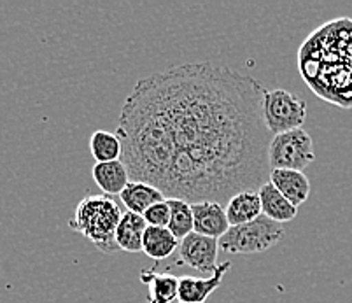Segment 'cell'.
<instances>
[{
  "label": "cell",
  "mask_w": 352,
  "mask_h": 303,
  "mask_svg": "<svg viewBox=\"0 0 352 303\" xmlns=\"http://www.w3.org/2000/svg\"><path fill=\"white\" fill-rule=\"evenodd\" d=\"M316 159L314 140L303 128L274 135L268 146V164L270 168H287L300 170L309 167Z\"/></svg>",
  "instance_id": "cell-5"
},
{
  "label": "cell",
  "mask_w": 352,
  "mask_h": 303,
  "mask_svg": "<svg viewBox=\"0 0 352 303\" xmlns=\"http://www.w3.org/2000/svg\"><path fill=\"white\" fill-rule=\"evenodd\" d=\"M286 232L280 223L259 216L258 219L240 226H232L219 238V249L230 254H258L265 253L279 244Z\"/></svg>",
  "instance_id": "cell-4"
},
{
  "label": "cell",
  "mask_w": 352,
  "mask_h": 303,
  "mask_svg": "<svg viewBox=\"0 0 352 303\" xmlns=\"http://www.w3.org/2000/svg\"><path fill=\"white\" fill-rule=\"evenodd\" d=\"M258 194L261 200V212L267 218L283 225V223L293 221L298 216V207H294L270 181L259 188Z\"/></svg>",
  "instance_id": "cell-12"
},
{
  "label": "cell",
  "mask_w": 352,
  "mask_h": 303,
  "mask_svg": "<svg viewBox=\"0 0 352 303\" xmlns=\"http://www.w3.org/2000/svg\"><path fill=\"white\" fill-rule=\"evenodd\" d=\"M168 205H170V223H168V229L172 232L179 242L182 238H186L188 235L195 232V218L191 203L181 199H166Z\"/></svg>",
  "instance_id": "cell-19"
},
{
  "label": "cell",
  "mask_w": 352,
  "mask_h": 303,
  "mask_svg": "<svg viewBox=\"0 0 352 303\" xmlns=\"http://www.w3.org/2000/svg\"><path fill=\"white\" fill-rule=\"evenodd\" d=\"M195 218V234L206 235L219 240L228 232L230 226L226 209L219 202L191 203Z\"/></svg>",
  "instance_id": "cell-9"
},
{
  "label": "cell",
  "mask_w": 352,
  "mask_h": 303,
  "mask_svg": "<svg viewBox=\"0 0 352 303\" xmlns=\"http://www.w3.org/2000/svg\"><path fill=\"white\" fill-rule=\"evenodd\" d=\"M263 117L272 135L298 130L307 120V104L283 88L267 90L263 98Z\"/></svg>",
  "instance_id": "cell-6"
},
{
  "label": "cell",
  "mask_w": 352,
  "mask_h": 303,
  "mask_svg": "<svg viewBox=\"0 0 352 303\" xmlns=\"http://www.w3.org/2000/svg\"><path fill=\"white\" fill-rule=\"evenodd\" d=\"M270 183L293 203L300 207L307 202L310 194V181L303 172L287 170V168H274L270 172Z\"/></svg>",
  "instance_id": "cell-10"
},
{
  "label": "cell",
  "mask_w": 352,
  "mask_h": 303,
  "mask_svg": "<svg viewBox=\"0 0 352 303\" xmlns=\"http://www.w3.org/2000/svg\"><path fill=\"white\" fill-rule=\"evenodd\" d=\"M232 263L225 261L219 263L217 272L214 276L201 279V277L182 276L179 277V302L181 303H206V300L223 284L226 272Z\"/></svg>",
  "instance_id": "cell-8"
},
{
  "label": "cell",
  "mask_w": 352,
  "mask_h": 303,
  "mask_svg": "<svg viewBox=\"0 0 352 303\" xmlns=\"http://www.w3.org/2000/svg\"><path fill=\"white\" fill-rule=\"evenodd\" d=\"M120 197L121 202L126 207V210L140 214V216H142L149 207L155 205V203L166 200V197L158 190V188L151 186V184L147 183H140V181H130Z\"/></svg>",
  "instance_id": "cell-15"
},
{
  "label": "cell",
  "mask_w": 352,
  "mask_h": 303,
  "mask_svg": "<svg viewBox=\"0 0 352 303\" xmlns=\"http://www.w3.org/2000/svg\"><path fill=\"white\" fill-rule=\"evenodd\" d=\"M142 216L146 219L147 226L168 228V223H170V205H168L166 200H163V202H158L153 207H149Z\"/></svg>",
  "instance_id": "cell-20"
},
{
  "label": "cell",
  "mask_w": 352,
  "mask_h": 303,
  "mask_svg": "<svg viewBox=\"0 0 352 303\" xmlns=\"http://www.w3.org/2000/svg\"><path fill=\"white\" fill-rule=\"evenodd\" d=\"M217 251L219 240L212 237H206L200 234H190L186 238L179 242L177 261L175 265H184L197 270L204 276H214L217 272Z\"/></svg>",
  "instance_id": "cell-7"
},
{
  "label": "cell",
  "mask_w": 352,
  "mask_h": 303,
  "mask_svg": "<svg viewBox=\"0 0 352 303\" xmlns=\"http://www.w3.org/2000/svg\"><path fill=\"white\" fill-rule=\"evenodd\" d=\"M89 151L97 164H105L120 159L123 156V146L116 133L97 130L89 139Z\"/></svg>",
  "instance_id": "cell-18"
},
{
  "label": "cell",
  "mask_w": 352,
  "mask_h": 303,
  "mask_svg": "<svg viewBox=\"0 0 352 303\" xmlns=\"http://www.w3.org/2000/svg\"><path fill=\"white\" fill-rule=\"evenodd\" d=\"M121 218L123 212L113 197L89 194L76 207V212L69 219V226L91 242L98 251L113 254L114 251H120L116 244V232Z\"/></svg>",
  "instance_id": "cell-3"
},
{
  "label": "cell",
  "mask_w": 352,
  "mask_h": 303,
  "mask_svg": "<svg viewBox=\"0 0 352 303\" xmlns=\"http://www.w3.org/2000/svg\"><path fill=\"white\" fill-rule=\"evenodd\" d=\"M226 216L230 226H240L251 223L261 216V200L258 191H242L226 202Z\"/></svg>",
  "instance_id": "cell-16"
},
{
  "label": "cell",
  "mask_w": 352,
  "mask_h": 303,
  "mask_svg": "<svg viewBox=\"0 0 352 303\" xmlns=\"http://www.w3.org/2000/svg\"><path fill=\"white\" fill-rule=\"evenodd\" d=\"M265 86L212 62L181 63L137 81L116 135L132 181L190 203L226 202L270 181Z\"/></svg>",
  "instance_id": "cell-1"
},
{
  "label": "cell",
  "mask_w": 352,
  "mask_h": 303,
  "mask_svg": "<svg viewBox=\"0 0 352 303\" xmlns=\"http://www.w3.org/2000/svg\"><path fill=\"white\" fill-rule=\"evenodd\" d=\"M146 229L147 223L144 216L124 210L116 232V244L120 251H124V253H140Z\"/></svg>",
  "instance_id": "cell-14"
},
{
  "label": "cell",
  "mask_w": 352,
  "mask_h": 303,
  "mask_svg": "<svg viewBox=\"0 0 352 303\" xmlns=\"http://www.w3.org/2000/svg\"><path fill=\"white\" fill-rule=\"evenodd\" d=\"M140 282L147 286V303H174L179 298V277L174 273L142 270Z\"/></svg>",
  "instance_id": "cell-11"
},
{
  "label": "cell",
  "mask_w": 352,
  "mask_h": 303,
  "mask_svg": "<svg viewBox=\"0 0 352 303\" xmlns=\"http://www.w3.org/2000/svg\"><path fill=\"white\" fill-rule=\"evenodd\" d=\"M94 179L97 186L104 191V194L114 197V194L123 193L124 188L130 183V174H128L126 165L123 159L116 161H105V164H95Z\"/></svg>",
  "instance_id": "cell-13"
},
{
  "label": "cell",
  "mask_w": 352,
  "mask_h": 303,
  "mask_svg": "<svg viewBox=\"0 0 352 303\" xmlns=\"http://www.w3.org/2000/svg\"><path fill=\"white\" fill-rule=\"evenodd\" d=\"M300 76L314 93L344 109L352 107V20L337 18L303 41L298 49Z\"/></svg>",
  "instance_id": "cell-2"
},
{
  "label": "cell",
  "mask_w": 352,
  "mask_h": 303,
  "mask_svg": "<svg viewBox=\"0 0 352 303\" xmlns=\"http://www.w3.org/2000/svg\"><path fill=\"white\" fill-rule=\"evenodd\" d=\"M179 303H181V302H179Z\"/></svg>",
  "instance_id": "cell-21"
},
{
  "label": "cell",
  "mask_w": 352,
  "mask_h": 303,
  "mask_svg": "<svg viewBox=\"0 0 352 303\" xmlns=\"http://www.w3.org/2000/svg\"><path fill=\"white\" fill-rule=\"evenodd\" d=\"M179 249V240L168 228L147 226L142 238V253L151 260H166Z\"/></svg>",
  "instance_id": "cell-17"
}]
</instances>
